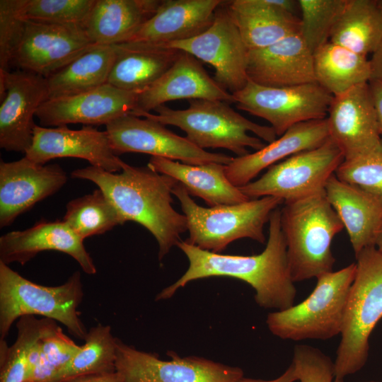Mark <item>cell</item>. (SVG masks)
Returning a JSON list of instances; mask_svg holds the SVG:
<instances>
[{
  "label": "cell",
  "instance_id": "1",
  "mask_svg": "<svg viewBox=\"0 0 382 382\" xmlns=\"http://www.w3.org/2000/svg\"><path fill=\"white\" fill-rule=\"evenodd\" d=\"M280 213L279 207L272 212L265 248L257 255H223L180 241L177 246L186 255L188 268L175 282L159 292L156 301L171 298L179 289L192 281L226 277L250 285L255 291V300L260 307L280 311L294 305L296 289L287 260Z\"/></svg>",
  "mask_w": 382,
  "mask_h": 382
},
{
  "label": "cell",
  "instance_id": "2",
  "mask_svg": "<svg viewBox=\"0 0 382 382\" xmlns=\"http://www.w3.org/2000/svg\"><path fill=\"white\" fill-rule=\"evenodd\" d=\"M71 177L95 183L111 201L123 224L134 221L148 230L158 243L160 261L187 231L185 216L172 205L178 181L148 166H133L122 161L120 173L88 166L74 170Z\"/></svg>",
  "mask_w": 382,
  "mask_h": 382
},
{
  "label": "cell",
  "instance_id": "3",
  "mask_svg": "<svg viewBox=\"0 0 382 382\" xmlns=\"http://www.w3.org/2000/svg\"><path fill=\"white\" fill-rule=\"evenodd\" d=\"M154 111L132 112V115L148 117L164 125L179 127L186 138L196 146L206 149H228L237 156L250 152L248 148L258 151L277 137L271 126L255 123L234 110L229 103L217 100H189L188 108L174 110L162 105Z\"/></svg>",
  "mask_w": 382,
  "mask_h": 382
},
{
  "label": "cell",
  "instance_id": "4",
  "mask_svg": "<svg viewBox=\"0 0 382 382\" xmlns=\"http://www.w3.org/2000/svg\"><path fill=\"white\" fill-rule=\"evenodd\" d=\"M280 224L293 281L302 282L331 272L335 259L331 245L343 228L325 190L283 203Z\"/></svg>",
  "mask_w": 382,
  "mask_h": 382
},
{
  "label": "cell",
  "instance_id": "5",
  "mask_svg": "<svg viewBox=\"0 0 382 382\" xmlns=\"http://www.w3.org/2000/svg\"><path fill=\"white\" fill-rule=\"evenodd\" d=\"M355 257V276L348 293L341 340L333 362L334 376L342 380L366 363L370 336L382 319V253L372 245Z\"/></svg>",
  "mask_w": 382,
  "mask_h": 382
},
{
  "label": "cell",
  "instance_id": "6",
  "mask_svg": "<svg viewBox=\"0 0 382 382\" xmlns=\"http://www.w3.org/2000/svg\"><path fill=\"white\" fill-rule=\"evenodd\" d=\"M83 288L79 271L62 284L47 286L31 282L0 262V340L23 316H40L63 324L75 337L84 340L88 331L78 308Z\"/></svg>",
  "mask_w": 382,
  "mask_h": 382
},
{
  "label": "cell",
  "instance_id": "7",
  "mask_svg": "<svg viewBox=\"0 0 382 382\" xmlns=\"http://www.w3.org/2000/svg\"><path fill=\"white\" fill-rule=\"evenodd\" d=\"M173 195L187 219L189 236L185 241L216 253L240 238L264 243V226L272 212L284 203L280 198L267 196L236 204L204 207L180 183L174 187Z\"/></svg>",
  "mask_w": 382,
  "mask_h": 382
},
{
  "label": "cell",
  "instance_id": "8",
  "mask_svg": "<svg viewBox=\"0 0 382 382\" xmlns=\"http://www.w3.org/2000/svg\"><path fill=\"white\" fill-rule=\"evenodd\" d=\"M356 263L317 277L301 303L267 315L266 324L276 337L292 341L325 340L341 334L348 293Z\"/></svg>",
  "mask_w": 382,
  "mask_h": 382
},
{
  "label": "cell",
  "instance_id": "9",
  "mask_svg": "<svg viewBox=\"0 0 382 382\" xmlns=\"http://www.w3.org/2000/svg\"><path fill=\"white\" fill-rule=\"evenodd\" d=\"M344 159L341 150L329 137L316 148L270 166L260 178L239 189L250 199L270 196L284 203L294 201L324 190Z\"/></svg>",
  "mask_w": 382,
  "mask_h": 382
},
{
  "label": "cell",
  "instance_id": "10",
  "mask_svg": "<svg viewBox=\"0 0 382 382\" xmlns=\"http://www.w3.org/2000/svg\"><path fill=\"white\" fill-rule=\"evenodd\" d=\"M232 95L238 108L267 120L277 137L299 123L326 118L333 97L316 82L268 87L250 80Z\"/></svg>",
  "mask_w": 382,
  "mask_h": 382
},
{
  "label": "cell",
  "instance_id": "11",
  "mask_svg": "<svg viewBox=\"0 0 382 382\" xmlns=\"http://www.w3.org/2000/svg\"><path fill=\"white\" fill-rule=\"evenodd\" d=\"M169 361L137 349L117 338L115 371L125 382H237L243 370L203 357H181L172 351Z\"/></svg>",
  "mask_w": 382,
  "mask_h": 382
},
{
  "label": "cell",
  "instance_id": "12",
  "mask_svg": "<svg viewBox=\"0 0 382 382\" xmlns=\"http://www.w3.org/2000/svg\"><path fill=\"white\" fill-rule=\"evenodd\" d=\"M105 131L117 156L125 153H143L190 165L211 163L228 165L233 158L226 154L202 149L186 137L173 133L166 125L132 113L108 123L105 125Z\"/></svg>",
  "mask_w": 382,
  "mask_h": 382
},
{
  "label": "cell",
  "instance_id": "13",
  "mask_svg": "<svg viewBox=\"0 0 382 382\" xmlns=\"http://www.w3.org/2000/svg\"><path fill=\"white\" fill-rule=\"evenodd\" d=\"M226 1L217 8L213 23L204 32L164 46L187 52L212 66L214 79L233 94L248 81V50L228 12Z\"/></svg>",
  "mask_w": 382,
  "mask_h": 382
},
{
  "label": "cell",
  "instance_id": "14",
  "mask_svg": "<svg viewBox=\"0 0 382 382\" xmlns=\"http://www.w3.org/2000/svg\"><path fill=\"white\" fill-rule=\"evenodd\" d=\"M95 45L82 25L27 21L12 63L47 78Z\"/></svg>",
  "mask_w": 382,
  "mask_h": 382
},
{
  "label": "cell",
  "instance_id": "15",
  "mask_svg": "<svg viewBox=\"0 0 382 382\" xmlns=\"http://www.w3.org/2000/svg\"><path fill=\"white\" fill-rule=\"evenodd\" d=\"M46 78L25 71H0V147L25 154L32 144L34 116L47 100Z\"/></svg>",
  "mask_w": 382,
  "mask_h": 382
},
{
  "label": "cell",
  "instance_id": "16",
  "mask_svg": "<svg viewBox=\"0 0 382 382\" xmlns=\"http://www.w3.org/2000/svg\"><path fill=\"white\" fill-rule=\"evenodd\" d=\"M326 119L329 137L345 159L369 153L381 144L369 82L334 96Z\"/></svg>",
  "mask_w": 382,
  "mask_h": 382
},
{
  "label": "cell",
  "instance_id": "17",
  "mask_svg": "<svg viewBox=\"0 0 382 382\" xmlns=\"http://www.w3.org/2000/svg\"><path fill=\"white\" fill-rule=\"evenodd\" d=\"M67 182L58 164L40 165L27 157L0 162V227L11 226L35 204L58 192Z\"/></svg>",
  "mask_w": 382,
  "mask_h": 382
},
{
  "label": "cell",
  "instance_id": "18",
  "mask_svg": "<svg viewBox=\"0 0 382 382\" xmlns=\"http://www.w3.org/2000/svg\"><path fill=\"white\" fill-rule=\"evenodd\" d=\"M25 156L40 165L57 158H77L111 173L120 172L122 162L114 153L107 132L86 125L71 129L67 126L36 125L32 144Z\"/></svg>",
  "mask_w": 382,
  "mask_h": 382
},
{
  "label": "cell",
  "instance_id": "19",
  "mask_svg": "<svg viewBox=\"0 0 382 382\" xmlns=\"http://www.w3.org/2000/svg\"><path fill=\"white\" fill-rule=\"evenodd\" d=\"M138 95L106 83L87 92L47 100L36 117L41 126L47 127L107 125L133 111Z\"/></svg>",
  "mask_w": 382,
  "mask_h": 382
},
{
  "label": "cell",
  "instance_id": "20",
  "mask_svg": "<svg viewBox=\"0 0 382 382\" xmlns=\"http://www.w3.org/2000/svg\"><path fill=\"white\" fill-rule=\"evenodd\" d=\"M83 241L63 220L41 219L28 228L0 237V262L23 265L40 252L56 250L73 257L86 274L93 275L97 269Z\"/></svg>",
  "mask_w": 382,
  "mask_h": 382
},
{
  "label": "cell",
  "instance_id": "21",
  "mask_svg": "<svg viewBox=\"0 0 382 382\" xmlns=\"http://www.w3.org/2000/svg\"><path fill=\"white\" fill-rule=\"evenodd\" d=\"M182 99L234 103L233 95L209 75L199 59L181 51L165 74L139 93L132 112H151L166 102Z\"/></svg>",
  "mask_w": 382,
  "mask_h": 382
},
{
  "label": "cell",
  "instance_id": "22",
  "mask_svg": "<svg viewBox=\"0 0 382 382\" xmlns=\"http://www.w3.org/2000/svg\"><path fill=\"white\" fill-rule=\"evenodd\" d=\"M226 6L248 50L265 48L300 33L301 19L295 14L298 1L233 0Z\"/></svg>",
  "mask_w": 382,
  "mask_h": 382
},
{
  "label": "cell",
  "instance_id": "23",
  "mask_svg": "<svg viewBox=\"0 0 382 382\" xmlns=\"http://www.w3.org/2000/svg\"><path fill=\"white\" fill-rule=\"evenodd\" d=\"M248 80L268 87L315 83L313 53L300 33L269 47L248 50Z\"/></svg>",
  "mask_w": 382,
  "mask_h": 382
},
{
  "label": "cell",
  "instance_id": "24",
  "mask_svg": "<svg viewBox=\"0 0 382 382\" xmlns=\"http://www.w3.org/2000/svg\"><path fill=\"white\" fill-rule=\"evenodd\" d=\"M224 1L162 0L156 12L127 42L164 46L192 38L212 25Z\"/></svg>",
  "mask_w": 382,
  "mask_h": 382
},
{
  "label": "cell",
  "instance_id": "25",
  "mask_svg": "<svg viewBox=\"0 0 382 382\" xmlns=\"http://www.w3.org/2000/svg\"><path fill=\"white\" fill-rule=\"evenodd\" d=\"M328 138L326 118L299 123L262 149L233 158L225 166L226 175L234 186H244L264 169L294 154L316 148Z\"/></svg>",
  "mask_w": 382,
  "mask_h": 382
},
{
  "label": "cell",
  "instance_id": "26",
  "mask_svg": "<svg viewBox=\"0 0 382 382\" xmlns=\"http://www.w3.org/2000/svg\"><path fill=\"white\" fill-rule=\"evenodd\" d=\"M325 192L347 230L355 256L375 245L382 224V199L335 174L326 183Z\"/></svg>",
  "mask_w": 382,
  "mask_h": 382
},
{
  "label": "cell",
  "instance_id": "27",
  "mask_svg": "<svg viewBox=\"0 0 382 382\" xmlns=\"http://www.w3.org/2000/svg\"><path fill=\"white\" fill-rule=\"evenodd\" d=\"M147 166L175 179L190 195L202 198L210 207L236 204L250 199L228 180L224 164L190 165L151 156Z\"/></svg>",
  "mask_w": 382,
  "mask_h": 382
},
{
  "label": "cell",
  "instance_id": "28",
  "mask_svg": "<svg viewBox=\"0 0 382 382\" xmlns=\"http://www.w3.org/2000/svg\"><path fill=\"white\" fill-rule=\"evenodd\" d=\"M117 57L108 83L140 93L152 86L173 64L181 50L134 42L117 45Z\"/></svg>",
  "mask_w": 382,
  "mask_h": 382
},
{
  "label": "cell",
  "instance_id": "29",
  "mask_svg": "<svg viewBox=\"0 0 382 382\" xmlns=\"http://www.w3.org/2000/svg\"><path fill=\"white\" fill-rule=\"evenodd\" d=\"M162 0H96L85 25L95 45L127 42L156 12Z\"/></svg>",
  "mask_w": 382,
  "mask_h": 382
},
{
  "label": "cell",
  "instance_id": "30",
  "mask_svg": "<svg viewBox=\"0 0 382 382\" xmlns=\"http://www.w3.org/2000/svg\"><path fill=\"white\" fill-rule=\"evenodd\" d=\"M117 54V45H95L46 78L47 100L87 92L108 83Z\"/></svg>",
  "mask_w": 382,
  "mask_h": 382
},
{
  "label": "cell",
  "instance_id": "31",
  "mask_svg": "<svg viewBox=\"0 0 382 382\" xmlns=\"http://www.w3.org/2000/svg\"><path fill=\"white\" fill-rule=\"evenodd\" d=\"M317 83L333 96L371 79L370 59L345 47L328 41L313 52Z\"/></svg>",
  "mask_w": 382,
  "mask_h": 382
},
{
  "label": "cell",
  "instance_id": "32",
  "mask_svg": "<svg viewBox=\"0 0 382 382\" xmlns=\"http://www.w3.org/2000/svg\"><path fill=\"white\" fill-rule=\"evenodd\" d=\"M356 53L374 54L382 45V10L376 0H347L330 40Z\"/></svg>",
  "mask_w": 382,
  "mask_h": 382
},
{
  "label": "cell",
  "instance_id": "33",
  "mask_svg": "<svg viewBox=\"0 0 382 382\" xmlns=\"http://www.w3.org/2000/svg\"><path fill=\"white\" fill-rule=\"evenodd\" d=\"M116 340L110 326L98 323L91 328L78 352L50 382H69L82 376L115 371Z\"/></svg>",
  "mask_w": 382,
  "mask_h": 382
},
{
  "label": "cell",
  "instance_id": "34",
  "mask_svg": "<svg viewBox=\"0 0 382 382\" xmlns=\"http://www.w3.org/2000/svg\"><path fill=\"white\" fill-rule=\"evenodd\" d=\"M57 321L28 315L16 322L15 342L8 347L0 340V382H25L31 352L36 342Z\"/></svg>",
  "mask_w": 382,
  "mask_h": 382
},
{
  "label": "cell",
  "instance_id": "35",
  "mask_svg": "<svg viewBox=\"0 0 382 382\" xmlns=\"http://www.w3.org/2000/svg\"><path fill=\"white\" fill-rule=\"evenodd\" d=\"M62 220L83 240L123 225L115 207L99 188L69 201Z\"/></svg>",
  "mask_w": 382,
  "mask_h": 382
},
{
  "label": "cell",
  "instance_id": "36",
  "mask_svg": "<svg viewBox=\"0 0 382 382\" xmlns=\"http://www.w3.org/2000/svg\"><path fill=\"white\" fill-rule=\"evenodd\" d=\"M54 323L36 342L30 354L25 382H50L80 349Z\"/></svg>",
  "mask_w": 382,
  "mask_h": 382
},
{
  "label": "cell",
  "instance_id": "37",
  "mask_svg": "<svg viewBox=\"0 0 382 382\" xmlns=\"http://www.w3.org/2000/svg\"><path fill=\"white\" fill-rule=\"evenodd\" d=\"M347 0H299L300 34L313 53L330 40L332 30Z\"/></svg>",
  "mask_w": 382,
  "mask_h": 382
},
{
  "label": "cell",
  "instance_id": "38",
  "mask_svg": "<svg viewBox=\"0 0 382 382\" xmlns=\"http://www.w3.org/2000/svg\"><path fill=\"white\" fill-rule=\"evenodd\" d=\"M96 0H26V21L85 28Z\"/></svg>",
  "mask_w": 382,
  "mask_h": 382
},
{
  "label": "cell",
  "instance_id": "39",
  "mask_svg": "<svg viewBox=\"0 0 382 382\" xmlns=\"http://www.w3.org/2000/svg\"><path fill=\"white\" fill-rule=\"evenodd\" d=\"M335 174L382 199V142L369 153L344 159Z\"/></svg>",
  "mask_w": 382,
  "mask_h": 382
},
{
  "label": "cell",
  "instance_id": "40",
  "mask_svg": "<svg viewBox=\"0 0 382 382\" xmlns=\"http://www.w3.org/2000/svg\"><path fill=\"white\" fill-rule=\"evenodd\" d=\"M26 0L0 1V71H8L22 40L26 24L23 8Z\"/></svg>",
  "mask_w": 382,
  "mask_h": 382
},
{
  "label": "cell",
  "instance_id": "41",
  "mask_svg": "<svg viewBox=\"0 0 382 382\" xmlns=\"http://www.w3.org/2000/svg\"><path fill=\"white\" fill-rule=\"evenodd\" d=\"M291 364L299 382H344L335 378L330 357L313 347L296 345Z\"/></svg>",
  "mask_w": 382,
  "mask_h": 382
},
{
  "label": "cell",
  "instance_id": "42",
  "mask_svg": "<svg viewBox=\"0 0 382 382\" xmlns=\"http://www.w3.org/2000/svg\"><path fill=\"white\" fill-rule=\"evenodd\" d=\"M376 114L379 134L382 142V81L371 79L369 81Z\"/></svg>",
  "mask_w": 382,
  "mask_h": 382
},
{
  "label": "cell",
  "instance_id": "43",
  "mask_svg": "<svg viewBox=\"0 0 382 382\" xmlns=\"http://www.w3.org/2000/svg\"><path fill=\"white\" fill-rule=\"evenodd\" d=\"M69 382H125L122 376L116 371L79 376Z\"/></svg>",
  "mask_w": 382,
  "mask_h": 382
},
{
  "label": "cell",
  "instance_id": "44",
  "mask_svg": "<svg viewBox=\"0 0 382 382\" xmlns=\"http://www.w3.org/2000/svg\"><path fill=\"white\" fill-rule=\"evenodd\" d=\"M297 377L295 374L294 368L291 364L289 368L279 377L272 380H262L250 378H245L244 376L239 379L237 382H296Z\"/></svg>",
  "mask_w": 382,
  "mask_h": 382
},
{
  "label": "cell",
  "instance_id": "45",
  "mask_svg": "<svg viewBox=\"0 0 382 382\" xmlns=\"http://www.w3.org/2000/svg\"><path fill=\"white\" fill-rule=\"evenodd\" d=\"M371 66V79H378L382 81V45L372 54L370 59Z\"/></svg>",
  "mask_w": 382,
  "mask_h": 382
},
{
  "label": "cell",
  "instance_id": "46",
  "mask_svg": "<svg viewBox=\"0 0 382 382\" xmlns=\"http://www.w3.org/2000/svg\"><path fill=\"white\" fill-rule=\"evenodd\" d=\"M375 246L382 253V224L376 236Z\"/></svg>",
  "mask_w": 382,
  "mask_h": 382
},
{
  "label": "cell",
  "instance_id": "47",
  "mask_svg": "<svg viewBox=\"0 0 382 382\" xmlns=\"http://www.w3.org/2000/svg\"><path fill=\"white\" fill-rule=\"evenodd\" d=\"M376 1H377V4H378V6L382 10V0H376Z\"/></svg>",
  "mask_w": 382,
  "mask_h": 382
},
{
  "label": "cell",
  "instance_id": "48",
  "mask_svg": "<svg viewBox=\"0 0 382 382\" xmlns=\"http://www.w3.org/2000/svg\"><path fill=\"white\" fill-rule=\"evenodd\" d=\"M364 382H382V381H364Z\"/></svg>",
  "mask_w": 382,
  "mask_h": 382
},
{
  "label": "cell",
  "instance_id": "49",
  "mask_svg": "<svg viewBox=\"0 0 382 382\" xmlns=\"http://www.w3.org/2000/svg\"><path fill=\"white\" fill-rule=\"evenodd\" d=\"M296 382H299V381H296Z\"/></svg>",
  "mask_w": 382,
  "mask_h": 382
}]
</instances>
